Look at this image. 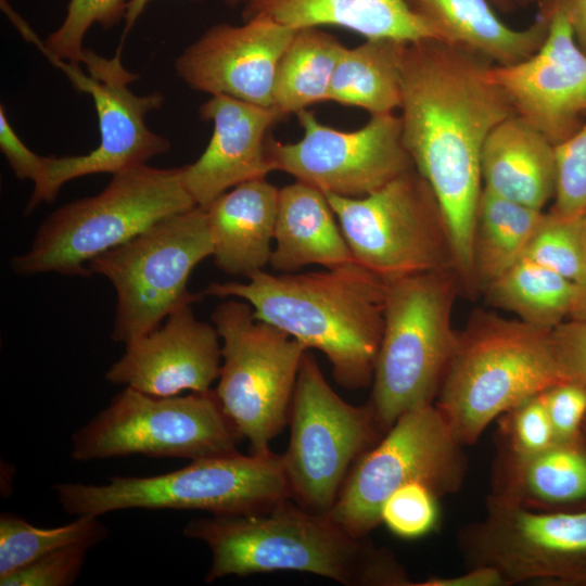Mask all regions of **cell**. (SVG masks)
<instances>
[{"label": "cell", "mask_w": 586, "mask_h": 586, "mask_svg": "<svg viewBox=\"0 0 586 586\" xmlns=\"http://www.w3.org/2000/svg\"><path fill=\"white\" fill-rule=\"evenodd\" d=\"M493 64L429 39L406 43L402 64V139L446 221L462 293L474 298L472 240L483 190L481 156L491 131L514 115L493 81Z\"/></svg>", "instance_id": "1"}, {"label": "cell", "mask_w": 586, "mask_h": 586, "mask_svg": "<svg viewBox=\"0 0 586 586\" xmlns=\"http://www.w3.org/2000/svg\"><path fill=\"white\" fill-rule=\"evenodd\" d=\"M388 281L356 260L322 271L213 282L202 293L247 302L257 319L320 351L334 380L349 390L372 383Z\"/></svg>", "instance_id": "2"}, {"label": "cell", "mask_w": 586, "mask_h": 586, "mask_svg": "<svg viewBox=\"0 0 586 586\" xmlns=\"http://www.w3.org/2000/svg\"><path fill=\"white\" fill-rule=\"evenodd\" d=\"M182 532L211 552L206 583L293 571L346 586L411 585L387 550L351 535L328 513L311 511L292 498L256 512L192 519Z\"/></svg>", "instance_id": "3"}, {"label": "cell", "mask_w": 586, "mask_h": 586, "mask_svg": "<svg viewBox=\"0 0 586 586\" xmlns=\"http://www.w3.org/2000/svg\"><path fill=\"white\" fill-rule=\"evenodd\" d=\"M551 331L492 311L472 313L434 400L462 446L521 402L569 381Z\"/></svg>", "instance_id": "4"}, {"label": "cell", "mask_w": 586, "mask_h": 586, "mask_svg": "<svg viewBox=\"0 0 586 586\" xmlns=\"http://www.w3.org/2000/svg\"><path fill=\"white\" fill-rule=\"evenodd\" d=\"M194 206L183 186L181 167L135 166L114 174L99 194L50 214L29 249L13 256L10 267L18 276L56 272L89 278L91 259L156 221Z\"/></svg>", "instance_id": "5"}, {"label": "cell", "mask_w": 586, "mask_h": 586, "mask_svg": "<svg viewBox=\"0 0 586 586\" xmlns=\"http://www.w3.org/2000/svg\"><path fill=\"white\" fill-rule=\"evenodd\" d=\"M460 293L455 269L388 281L368 402L384 432L405 412L434 403L458 343L453 314Z\"/></svg>", "instance_id": "6"}, {"label": "cell", "mask_w": 586, "mask_h": 586, "mask_svg": "<svg viewBox=\"0 0 586 586\" xmlns=\"http://www.w3.org/2000/svg\"><path fill=\"white\" fill-rule=\"evenodd\" d=\"M52 488L62 509L75 517L124 509L241 514L291 498L282 455L271 450L202 458L158 475L112 476L104 484L59 483Z\"/></svg>", "instance_id": "7"}, {"label": "cell", "mask_w": 586, "mask_h": 586, "mask_svg": "<svg viewBox=\"0 0 586 586\" xmlns=\"http://www.w3.org/2000/svg\"><path fill=\"white\" fill-rule=\"evenodd\" d=\"M213 254L203 207L169 215L88 263L116 293L111 339L125 345L151 332L175 309L200 301L188 280L193 268Z\"/></svg>", "instance_id": "8"}, {"label": "cell", "mask_w": 586, "mask_h": 586, "mask_svg": "<svg viewBox=\"0 0 586 586\" xmlns=\"http://www.w3.org/2000/svg\"><path fill=\"white\" fill-rule=\"evenodd\" d=\"M212 321L221 345L219 403L252 454L270 451V442L289 423L300 367L308 348L283 330L257 319L240 298L215 308Z\"/></svg>", "instance_id": "9"}, {"label": "cell", "mask_w": 586, "mask_h": 586, "mask_svg": "<svg viewBox=\"0 0 586 586\" xmlns=\"http://www.w3.org/2000/svg\"><path fill=\"white\" fill-rule=\"evenodd\" d=\"M243 438L215 390L153 396L131 387L72 435L76 461L143 455L189 460L237 453Z\"/></svg>", "instance_id": "10"}, {"label": "cell", "mask_w": 586, "mask_h": 586, "mask_svg": "<svg viewBox=\"0 0 586 586\" xmlns=\"http://www.w3.org/2000/svg\"><path fill=\"white\" fill-rule=\"evenodd\" d=\"M461 448L434 403L405 412L354 463L328 515L351 535L368 537L398 488L420 483L437 497L457 492L467 470Z\"/></svg>", "instance_id": "11"}, {"label": "cell", "mask_w": 586, "mask_h": 586, "mask_svg": "<svg viewBox=\"0 0 586 586\" xmlns=\"http://www.w3.org/2000/svg\"><path fill=\"white\" fill-rule=\"evenodd\" d=\"M324 194L354 259L379 277L456 270L446 221L415 167L365 196Z\"/></svg>", "instance_id": "12"}, {"label": "cell", "mask_w": 586, "mask_h": 586, "mask_svg": "<svg viewBox=\"0 0 586 586\" xmlns=\"http://www.w3.org/2000/svg\"><path fill=\"white\" fill-rule=\"evenodd\" d=\"M290 438L282 462L291 498L328 513L354 463L384 431L369 403L345 402L305 353L290 408Z\"/></svg>", "instance_id": "13"}, {"label": "cell", "mask_w": 586, "mask_h": 586, "mask_svg": "<svg viewBox=\"0 0 586 586\" xmlns=\"http://www.w3.org/2000/svg\"><path fill=\"white\" fill-rule=\"evenodd\" d=\"M469 568L491 566L507 585L586 586V509L545 511L491 495L483 520L462 531Z\"/></svg>", "instance_id": "14"}, {"label": "cell", "mask_w": 586, "mask_h": 586, "mask_svg": "<svg viewBox=\"0 0 586 586\" xmlns=\"http://www.w3.org/2000/svg\"><path fill=\"white\" fill-rule=\"evenodd\" d=\"M50 60L68 76L77 90L92 97L100 142L86 154L48 156L44 180L34 189L26 205L27 214L40 203L54 200L69 180L101 173L114 175L144 165L170 149L169 141L150 130L144 122L149 112L162 106L164 97L160 92L138 95L128 88L137 76L123 66L120 51L113 59L103 58L89 71L90 76L81 73L78 65Z\"/></svg>", "instance_id": "15"}, {"label": "cell", "mask_w": 586, "mask_h": 586, "mask_svg": "<svg viewBox=\"0 0 586 586\" xmlns=\"http://www.w3.org/2000/svg\"><path fill=\"white\" fill-rule=\"evenodd\" d=\"M296 115L303 138L294 143L270 138L267 154L276 170L323 193L365 196L413 167L403 144L400 116L394 113L372 115L354 131L326 126L306 109Z\"/></svg>", "instance_id": "16"}, {"label": "cell", "mask_w": 586, "mask_h": 586, "mask_svg": "<svg viewBox=\"0 0 586 586\" xmlns=\"http://www.w3.org/2000/svg\"><path fill=\"white\" fill-rule=\"evenodd\" d=\"M542 10L548 15V30L539 49L518 64L492 65L489 74L515 115L556 145L584 123L586 52L560 5L545 0Z\"/></svg>", "instance_id": "17"}, {"label": "cell", "mask_w": 586, "mask_h": 586, "mask_svg": "<svg viewBox=\"0 0 586 586\" xmlns=\"http://www.w3.org/2000/svg\"><path fill=\"white\" fill-rule=\"evenodd\" d=\"M295 31L266 18L215 25L176 59L177 75L193 90L273 107L278 64Z\"/></svg>", "instance_id": "18"}, {"label": "cell", "mask_w": 586, "mask_h": 586, "mask_svg": "<svg viewBox=\"0 0 586 586\" xmlns=\"http://www.w3.org/2000/svg\"><path fill=\"white\" fill-rule=\"evenodd\" d=\"M219 337L214 324L199 320L191 305H183L163 324L126 344L105 379L153 396L209 391L220 373Z\"/></svg>", "instance_id": "19"}, {"label": "cell", "mask_w": 586, "mask_h": 586, "mask_svg": "<svg viewBox=\"0 0 586 586\" xmlns=\"http://www.w3.org/2000/svg\"><path fill=\"white\" fill-rule=\"evenodd\" d=\"M199 112L202 119L213 122V135L202 155L181 167V178L195 205L205 208L228 189L276 170L266 135L284 116L276 107L226 94L212 95Z\"/></svg>", "instance_id": "20"}, {"label": "cell", "mask_w": 586, "mask_h": 586, "mask_svg": "<svg viewBox=\"0 0 586 586\" xmlns=\"http://www.w3.org/2000/svg\"><path fill=\"white\" fill-rule=\"evenodd\" d=\"M243 22L266 18L297 30L339 26L367 39L441 41L436 27L407 0H226Z\"/></svg>", "instance_id": "21"}, {"label": "cell", "mask_w": 586, "mask_h": 586, "mask_svg": "<svg viewBox=\"0 0 586 586\" xmlns=\"http://www.w3.org/2000/svg\"><path fill=\"white\" fill-rule=\"evenodd\" d=\"M279 190L265 178L225 192L205 207L215 265L249 277L270 262Z\"/></svg>", "instance_id": "22"}, {"label": "cell", "mask_w": 586, "mask_h": 586, "mask_svg": "<svg viewBox=\"0 0 586 586\" xmlns=\"http://www.w3.org/2000/svg\"><path fill=\"white\" fill-rule=\"evenodd\" d=\"M481 173L483 189L543 211L555 194V144L521 117L511 115L488 135Z\"/></svg>", "instance_id": "23"}, {"label": "cell", "mask_w": 586, "mask_h": 586, "mask_svg": "<svg viewBox=\"0 0 586 586\" xmlns=\"http://www.w3.org/2000/svg\"><path fill=\"white\" fill-rule=\"evenodd\" d=\"M319 189L296 180L279 190L270 265L283 273L307 265L334 268L355 260Z\"/></svg>", "instance_id": "24"}, {"label": "cell", "mask_w": 586, "mask_h": 586, "mask_svg": "<svg viewBox=\"0 0 586 586\" xmlns=\"http://www.w3.org/2000/svg\"><path fill=\"white\" fill-rule=\"evenodd\" d=\"M437 29L441 41L476 54L496 66H510L532 56L544 42L548 15L542 10L524 29L505 24L491 0H407Z\"/></svg>", "instance_id": "25"}, {"label": "cell", "mask_w": 586, "mask_h": 586, "mask_svg": "<svg viewBox=\"0 0 586 586\" xmlns=\"http://www.w3.org/2000/svg\"><path fill=\"white\" fill-rule=\"evenodd\" d=\"M493 495L545 511L586 509V435L526 457L501 455Z\"/></svg>", "instance_id": "26"}, {"label": "cell", "mask_w": 586, "mask_h": 586, "mask_svg": "<svg viewBox=\"0 0 586 586\" xmlns=\"http://www.w3.org/2000/svg\"><path fill=\"white\" fill-rule=\"evenodd\" d=\"M406 43L367 39L355 48L345 47L332 77L328 101L358 106L371 115L399 109Z\"/></svg>", "instance_id": "27"}, {"label": "cell", "mask_w": 586, "mask_h": 586, "mask_svg": "<svg viewBox=\"0 0 586 586\" xmlns=\"http://www.w3.org/2000/svg\"><path fill=\"white\" fill-rule=\"evenodd\" d=\"M544 212L482 190L472 258L479 293L523 257Z\"/></svg>", "instance_id": "28"}, {"label": "cell", "mask_w": 586, "mask_h": 586, "mask_svg": "<svg viewBox=\"0 0 586 586\" xmlns=\"http://www.w3.org/2000/svg\"><path fill=\"white\" fill-rule=\"evenodd\" d=\"M344 48L336 37L318 27L297 29L278 64L273 107L285 117L328 101Z\"/></svg>", "instance_id": "29"}, {"label": "cell", "mask_w": 586, "mask_h": 586, "mask_svg": "<svg viewBox=\"0 0 586 586\" xmlns=\"http://www.w3.org/2000/svg\"><path fill=\"white\" fill-rule=\"evenodd\" d=\"M482 293L493 306L512 313L519 320L552 330L570 318L575 285L565 277L521 258Z\"/></svg>", "instance_id": "30"}, {"label": "cell", "mask_w": 586, "mask_h": 586, "mask_svg": "<svg viewBox=\"0 0 586 586\" xmlns=\"http://www.w3.org/2000/svg\"><path fill=\"white\" fill-rule=\"evenodd\" d=\"M109 535L99 517L78 515L65 525L37 527L12 513L0 515V577L53 551L82 546L88 549Z\"/></svg>", "instance_id": "31"}, {"label": "cell", "mask_w": 586, "mask_h": 586, "mask_svg": "<svg viewBox=\"0 0 586 586\" xmlns=\"http://www.w3.org/2000/svg\"><path fill=\"white\" fill-rule=\"evenodd\" d=\"M582 217L543 214L523 257L575 281L582 265Z\"/></svg>", "instance_id": "32"}, {"label": "cell", "mask_w": 586, "mask_h": 586, "mask_svg": "<svg viewBox=\"0 0 586 586\" xmlns=\"http://www.w3.org/2000/svg\"><path fill=\"white\" fill-rule=\"evenodd\" d=\"M126 0H71L61 26L47 39L41 49L49 59L84 63L88 50L84 38L93 24L110 28L125 17Z\"/></svg>", "instance_id": "33"}, {"label": "cell", "mask_w": 586, "mask_h": 586, "mask_svg": "<svg viewBox=\"0 0 586 586\" xmlns=\"http://www.w3.org/2000/svg\"><path fill=\"white\" fill-rule=\"evenodd\" d=\"M556 187L550 213L579 218L586 214V120L555 145Z\"/></svg>", "instance_id": "34"}, {"label": "cell", "mask_w": 586, "mask_h": 586, "mask_svg": "<svg viewBox=\"0 0 586 586\" xmlns=\"http://www.w3.org/2000/svg\"><path fill=\"white\" fill-rule=\"evenodd\" d=\"M437 496L425 485L411 483L395 491L381 509V522L402 538H419L435 528Z\"/></svg>", "instance_id": "35"}, {"label": "cell", "mask_w": 586, "mask_h": 586, "mask_svg": "<svg viewBox=\"0 0 586 586\" xmlns=\"http://www.w3.org/2000/svg\"><path fill=\"white\" fill-rule=\"evenodd\" d=\"M501 416L505 417L501 434L507 443L504 456L526 458L557 441L542 393L526 398Z\"/></svg>", "instance_id": "36"}, {"label": "cell", "mask_w": 586, "mask_h": 586, "mask_svg": "<svg viewBox=\"0 0 586 586\" xmlns=\"http://www.w3.org/2000/svg\"><path fill=\"white\" fill-rule=\"evenodd\" d=\"M89 549L73 546L46 555L0 577L1 586H67L79 576Z\"/></svg>", "instance_id": "37"}, {"label": "cell", "mask_w": 586, "mask_h": 586, "mask_svg": "<svg viewBox=\"0 0 586 586\" xmlns=\"http://www.w3.org/2000/svg\"><path fill=\"white\" fill-rule=\"evenodd\" d=\"M557 441L581 436L586 419V391L573 381H564L542 392Z\"/></svg>", "instance_id": "38"}, {"label": "cell", "mask_w": 586, "mask_h": 586, "mask_svg": "<svg viewBox=\"0 0 586 586\" xmlns=\"http://www.w3.org/2000/svg\"><path fill=\"white\" fill-rule=\"evenodd\" d=\"M551 337L565 377L586 391V320L568 319L552 329Z\"/></svg>", "instance_id": "39"}, {"label": "cell", "mask_w": 586, "mask_h": 586, "mask_svg": "<svg viewBox=\"0 0 586 586\" xmlns=\"http://www.w3.org/2000/svg\"><path fill=\"white\" fill-rule=\"evenodd\" d=\"M0 148L16 178L31 180L38 188L44 180L48 157L29 150L10 125L3 105L0 107Z\"/></svg>", "instance_id": "40"}, {"label": "cell", "mask_w": 586, "mask_h": 586, "mask_svg": "<svg viewBox=\"0 0 586 586\" xmlns=\"http://www.w3.org/2000/svg\"><path fill=\"white\" fill-rule=\"evenodd\" d=\"M505 586L500 573L491 566H472L469 571L453 577H430L415 586Z\"/></svg>", "instance_id": "41"}, {"label": "cell", "mask_w": 586, "mask_h": 586, "mask_svg": "<svg viewBox=\"0 0 586 586\" xmlns=\"http://www.w3.org/2000/svg\"><path fill=\"white\" fill-rule=\"evenodd\" d=\"M565 12L575 39L586 52V0H551Z\"/></svg>", "instance_id": "42"}, {"label": "cell", "mask_w": 586, "mask_h": 586, "mask_svg": "<svg viewBox=\"0 0 586 586\" xmlns=\"http://www.w3.org/2000/svg\"><path fill=\"white\" fill-rule=\"evenodd\" d=\"M582 265L579 273L574 281L575 298L569 319L586 320V214L582 216Z\"/></svg>", "instance_id": "43"}, {"label": "cell", "mask_w": 586, "mask_h": 586, "mask_svg": "<svg viewBox=\"0 0 586 586\" xmlns=\"http://www.w3.org/2000/svg\"><path fill=\"white\" fill-rule=\"evenodd\" d=\"M151 0H129L127 1V8L125 13V30L123 35L124 37L128 34V31L131 29V27L135 25L136 21L140 16V14L143 12L145 7Z\"/></svg>", "instance_id": "44"}, {"label": "cell", "mask_w": 586, "mask_h": 586, "mask_svg": "<svg viewBox=\"0 0 586 586\" xmlns=\"http://www.w3.org/2000/svg\"><path fill=\"white\" fill-rule=\"evenodd\" d=\"M491 2H494L499 7H506L508 4V0H491Z\"/></svg>", "instance_id": "45"}, {"label": "cell", "mask_w": 586, "mask_h": 586, "mask_svg": "<svg viewBox=\"0 0 586 586\" xmlns=\"http://www.w3.org/2000/svg\"><path fill=\"white\" fill-rule=\"evenodd\" d=\"M583 432H584L585 435H586V419H585L584 424H583Z\"/></svg>", "instance_id": "46"}]
</instances>
